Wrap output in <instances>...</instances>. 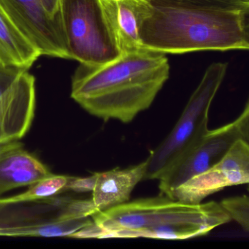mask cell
Segmentation results:
<instances>
[{
  "label": "cell",
  "mask_w": 249,
  "mask_h": 249,
  "mask_svg": "<svg viewBox=\"0 0 249 249\" xmlns=\"http://www.w3.org/2000/svg\"><path fill=\"white\" fill-rule=\"evenodd\" d=\"M170 76L166 54L141 48L103 65L80 64L71 97L105 122L130 123L151 107Z\"/></svg>",
  "instance_id": "1"
},
{
  "label": "cell",
  "mask_w": 249,
  "mask_h": 249,
  "mask_svg": "<svg viewBox=\"0 0 249 249\" xmlns=\"http://www.w3.org/2000/svg\"><path fill=\"white\" fill-rule=\"evenodd\" d=\"M60 5L71 59L103 65L122 56L100 0H60Z\"/></svg>",
  "instance_id": "5"
},
{
  "label": "cell",
  "mask_w": 249,
  "mask_h": 249,
  "mask_svg": "<svg viewBox=\"0 0 249 249\" xmlns=\"http://www.w3.org/2000/svg\"><path fill=\"white\" fill-rule=\"evenodd\" d=\"M91 218L71 237L187 240L231 221L219 202L189 204L161 195L129 200Z\"/></svg>",
  "instance_id": "3"
},
{
  "label": "cell",
  "mask_w": 249,
  "mask_h": 249,
  "mask_svg": "<svg viewBox=\"0 0 249 249\" xmlns=\"http://www.w3.org/2000/svg\"><path fill=\"white\" fill-rule=\"evenodd\" d=\"M95 182V173L89 177H71L69 176L65 191L71 190L79 193L92 192Z\"/></svg>",
  "instance_id": "18"
},
{
  "label": "cell",
  "mask_w": 249,
  "mask_h": 249,
  "mask_svg": "<svg viewBox=\"0 0 249 249\" xmlns=\"http://www.w3.org/2000/svg\"><path fill=\"white\" fill-rule=\"evenodd\" d=\"M24 70L0 68V97L13 85Z\"/></svg>",
  "instance_id": "19"
},
{
  "label": "cell",
  "mask_w": 249,
  "mask_h": 249,
  "mask_svg": "<svg viewBox=\"0 0 249 249\" xmlns=\"http://www.w3.org/2000/svg\"><path fill=\"white\" fill-rule=\"evenodd\" d=\"M249 182V141L239 140L216 164L176 188L170 198L199 204L229 186Z\"/></svg>",
  "instance_id": "8"
},
{
  "label": "cell",
  "mask_w": 249,
  "mask_h": 249,
  "mask_svg": "<svg viewBox=\"0 0 249 249\" xmlns=\"http://www.w3.org/2000/svg\"><path fill=\"white\" fill-rule=\"evenodd\" d=\"M148 161L126 168L116 167L95 173L91 199L97 213L116 208L130 200L135 186L145 179Z\"/></svg>",
  "instance_id": "12"
},
{
  "label": "cell",
  "mask_w": 249,
  "mask_h": 249,
  "mask_svg": "<svg viewBox=\"0 0 249 249\" xmlns=\"http://www.w3.org/2000/svg\"><path fill=\"white\" fill-rule=\"evenodd\" d=\"M149 1L140 29L142 47L164 54L249 49V9Z\"/></svg>",
  "instance_id": "2"
},
{
  "label": "cell",
  "mask_w": 249,
  "mask_h": 249,
  "mask_svg": "<svg viewBox=\"0 0 249 249\" xmlns=\"http://www.w3.org/2000/svg\"><path fill=\"white\" fill-rule=\"evenodd\" d=\"M231 220L237 223L246 232L249 231V200L247 195L225 198L219 202Z\"/></svg>",
  "instance_id": "16"
},
{
  "label": "cell",
  "mask_w": 249,
  "mask_h": 249,
  "mask_svg": "<svg viewBox=\"0 0 249 249\" xmlns=\"http://www.w3.org/2000/svg\"><path fill=\"white\" fill-rule=\"evenodd\" d=\"M241 139L249 141V103L237 119L209 129L159 178L160 195L170 197L176 188L216 164Z\"/></svg>",
  "instance_id": "6"
},
{
  "label": "cell",
  "mask_w": 249,
  "mask_h": 249,
  "mask_svg": "<svg viewBox=\"0 0 249 249\" xmlns=\"http://www.w3.org/2000/svg\"><path fill=\"white\" fill-rule=\"evenodd\" d=\"M122 54L142 48L140 29L151 10L149 0H100Z\"/></svg>",
  "instance_id": "10"
},
{
  "label": "cell",
  "mask_w": 249,
  "mask_h": 249,
  "mask_svg": "<svg viewBox=\"0 0 249 249\" xmlns=\"http://www.w3.org/2000/svg\"><path fill=\"white\" fill-rule=\"evenodd\" d=\"M0 5L40 56L71 59L60 0H0Z\"/></svg>",
  "instance_id": "7"
},
{
  "label": "cell",
  "mask_w": 249,
  "mask_h": 249,
  "mask_svg": "<svg viewBox=\"0 0 249 249\" xmlns=\"http://www.w3.org/2000/svg\"><path fill=\"white\" fill-rule=\"evenodd\" d=\"M40 56L0 5V68L29 71Z\"/></svg>",
  "instance_id": "13"
},
{
  "label": "cell",
  "mask_w": 249,
  "mask_h": 249,
  "mask_svg": "<svg viewBox=\"0 0 249 249\" xmlns=\"http://www.w3.org/2000/svg\"><path fill=\"white\" fill-rule=\"evenodd\" d=\"M36 79L24 71L0 97V144L17 141L28 132L36 108Z\"/></svg>",
  "instance_id": "9"
},
{
  "label": "cell",
  "mask_w": 249,
  "mask_h": 249,
  "mask_svg": "<svg viewBox=\"0 0 249 249\" xmlns=\"http://www.w3.org/2000/svg\"><path fill=\"white\" fill-rule=\"evenodd\" d=\"M172 1L192 2L197 5L221 7V8L249 9V0H172Z\"/></svg>",
  "instance_id": "17"
},
{
  "label": "cell",
  "mask_w": 249,
  "mask_h": 249,
  "mask_svg": "<svg viewBox=\"0 0 249 249\" xmlns=\"http://www.w3.org/2000/svg\"><path fill=\"white\" fill-rule=\"evenodd\" d=\"M227 68L228 64L225 62H215L207 68L174 127L150 152L144 180H158L181 154L209 130L210 107L225 78Z\"/></svg>",
  "instance_id": "4"
},
{
  "label": "cell",
  "mask_w": 249,
  "mask_h": 249,
  "mask_svg": "<svg viewBox=\"0 0 249 249\" xmlns=\"http://www.w3.org/2000/svg\"><path fill=\"white\" fill-rule=\"evenodd\" d=\"M69 176L54 175L52 173L30 186L25 192L0 199V205L21 203V202H36L56 196L62 191H65Z\"/></svg>",
  "instance_id": "15"
},
{
  "label": "cell",
  "mask_w": 249,
  "mask_h": 249,
  "mask_svg": "<svg viewBox=\"0 0 249 249\" xmlns=\"http://www.w3.org/2000/svg\"><path fill=\"white\" fill-rule=\"evenodd\" d=\"M91 217L71 220H53L33 225L0 228L1 236L30 237H71L86 226L91 224Z\"/></svg>",
  "instance_id": "14"
},
{
  "label": "cell",
  "mask_w": 249,
  "mask_h": 249,
  "mask_svg": "<svg viewBox=\"0 0 249 249\" xmlns=\"http://www.w3.org/2000/svg\"><path fill=\"white\" fill-rule=\"evenodd\" d=\"M52 174L47 166L20 142L0 144V196L17 188L30 186Z\"/></svg>",
  "instance_id": "11"
}]
</instances>
